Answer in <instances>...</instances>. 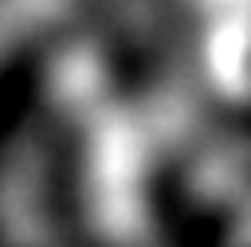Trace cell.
Returning <instances> with one entry per match:
<instances>
[{"mask_svg": "<svg viewBox=\"0 0 251 247\" xmlns=\"http://www.w3.org/2000/svg\"><path fill=\"white\" fill-rule=\"evenodd\" d=\"M231 247H251V235H239V239H231Z\"/></svg>", "mask_w": 251, "mask_h": 247, "instance_id": "obj_1", "label": "cell"}]
</instances>
